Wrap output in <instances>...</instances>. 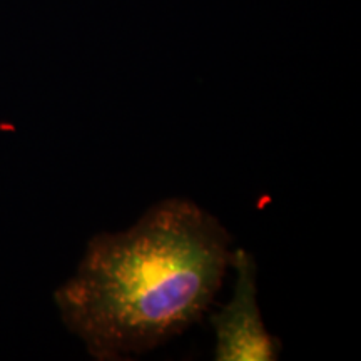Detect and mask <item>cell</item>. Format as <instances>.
Wrapping results in <instances>:
<instances>
[{
    "label": "cell",
    "instance_id": "cell-1",
    "mask_svg": "<svg viewBox=\"0 0 361 361\" xmlns=\"http://www.w3.org/2000/svg\"><path fill=\"white\" fill-rule=\"evenodd\" d=\"M231 234L184 197L151 206L128 231L99 233L54 300L97 361L142 355L197 323L231 266Z\"/></svg>",
    "mask_w": 361,
    "mask_h": 361
},
{
    "label": "cell",
    "instance_id": "cell-2",
    "mask_svg": "<svg viewBox=\"0 0 361 361\" xmlns=\"http://www.w3.org/2000/svg\"><path fill=\"white\" fill-rule=\"evenodd\" d=\"M231 266L236 284L231 301L213 318L216 361H274L279 355L278 338L269 335L258 306L256 261L250 251H233Z\"/></svg>",
    "mask_w": 361,
    "mask_h": 361
}]
</instances>
